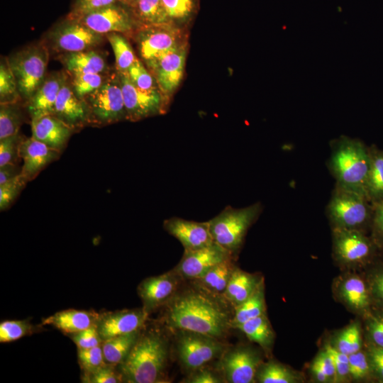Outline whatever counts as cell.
<instances>
[{
    "label": "cell",
    "instance_id": "obj_13",
    "mask_svg": "<svg viewBox=\"0 0 383 383\" xmlns=\"http://www.w3.org/2000/svg\"><path fill=\"white\" fill-rule=\"evenodd\" d=\"M188 45L168 52L144 63L161 92L170 100L184 73Z\"/></svg>",
    "mask_w": 383,
    "mask_h": 383
},
{
    "label": "cell",
    "instance_id": "obj_23",
    "mask_svg": "<svg viewBox=\"0 0 383 383\" xmlns=\"http://www.w3.org/2000/svg\"><path fill=\"white\" fill-rule=\"evenodd\" d=\"M32 137L62 152L74 133L73 131L53 114L31 119Z\"/></svg>",
    "mask_w": 383,
    "mask_h": 383
},
{
    "label": "cell",
    "instance_id": "obj_32",
    "mask_svg": "<svg viewBox=\"0 0 383 383\" xmlns=\"http://www.w3.org/2000/svg\"><path fill=\"white\" fill-rule=\"evenodd\" d=\"M235 329L242 331L250 340L265 350H270L272 345L274 334L265 313L238 326Z\"/></svg>",
    "mask_w": 383,
    "mask_h": 383
},
{
    "label": "cell",
    "instance_id": "obj_20",
    "mask_svg": "<svg viewBox=\"0 0 383 383\" xmlns=\"http://www.w3.org/2000/svg\"><path fill=\"white\" fill-rule=\"evenodd\" d=\"M163 228L182 243L184 250L199 249L214 242L209 221L196 222L172 217L164 221Z\"/></svg>",
    "mask_w": 383,
    "mask_h": 383
},
{
    "label": "cell",
    "instance_id": "obj_38",
    "mask_svg": "<svg viewBox=\"0 0 383 383\" xmlns=\"http://www.w3.org/2000/svg\"><path fill=\"white\" fill-rule=\"evenodd\" d=\"M256 378L260 383H294L299 381L292 370L274 361L260 365Z\"/></svg>",
    "mask_w": 383,
    "mask_h": 383
},
{
    "label": "cell",
    "instance_id": "obj_42",
    "mask_svg": "<svg viewBox=\"0 0 383 383\" xmlns=\"http://www.w3.org/2000/svg\"><path fill=\"white\" fill-rule=\"evenodd\" d=\"M126 72L132 83L138 88L143 90L159 89L155 77L140 58L138 57Z\"/></svg>",
    "mask_w": 383,
    "mask_h": 383
},
{
    "label": "cell",
    "instance_id": "obj_36",
    "mask_svg": "<svg viewBox=\"0 0 383 383\" xmlns=\"http://www.w3.org/2000/svg\"><path fill=\"white\" fill-rule=\"evenodd\" d=\"M170 22L186 28L197 13L198 0H162Z\"/></svg>",
    "mask_w": 383,
    "mask_h": 383
},
{
    "label": "cell",
    "instance_id": "obj_21",
    "mask_svg": "<svg viewBox=\"0 0 383 383\" xmlns=\"http://www.w3.org/2000/svg\"><path fill=\"white\" fill-rule=\"evenodd\" d=\"M61 152L43 143L23 137L19 148V156L23 160L21 174L31 181L49 164L59 159Z\"/></svg>",
    "mask_w": 383,
    "mask_h": 383
},
{
    "label": "cell",
    "instance_id": "obj_5",
    "mask_svg": "<svg viewBox=\"0 0 383 383\" xmlns=\"http://www.w3.org/2000/svg\"><path fill=\"white\" fill-rule=\"evenodd\" d=\"M50 55L48 48L41 40L30 44L8 57L25 104L44 81Z\"/></svg>",
    "mask_w": 383,
    "mask_h": 383
},
{
    "label": "cell",
    "instance_id": "obj_53",
    "mask_svg": "<svg viewBox=\"0 0 383 383\" xmlns=\"http://www.w3.org/2000/svg\"><path fill=\"white\" fill-rule=\"evenodd\" d=\"M368 331L374 345L383 348V317H372L368 323Z\"/></svg>",
    "mask_w": 383,
    "mask_h": 383
},
{
    "label": "cell",
    "instance_id": "obj_30",
    "mask_svg": "<svg viewBox=\"0 0 383 383\" xmlns=\"http://www.w3.org/2000/svg\"><path fill=\"white\" fill-rule=\"evenodd\" d=\"M141 330L104 340L101 347L105 362L117 366L121 364L137 341Z\"/></svg>",
    "mask_w": 383,
    "mask_h": 383
},
{
    "label": "cell",
    "instance_id": "obj_44",
    "mask_svg": "<svg viewBox=\"0 0 383 383\" xmlns=\"http://www.w3.org/2000/svg\"><path fill=\"white\" fill-rule=\"evenodd\" d=\"M28 182L21 174L0 184V210L8 209Z\"/></svg>",
    "mask_w": 383,
    "mask_h": 383
},
{
    "label": "cell",
    "instance_id": "obj_58",
    "mask_svg": "<svg viewBox=\"0 0 383 383\" xmlns=\"http://www.w3.org/2000/svg\"><path fill=\"white\" fill-rule=\"evenodd\" d=\"M372 287L376 295L383 302V272L374 276Z\"/></svg>",
    "mask_w": 383,
    "mask_h": 383
},
{
    "label": "cell",
    "instance_id": "obj_46",
    "mask_svg": "<svg viewBox=\"0 0 383 383\" xmlns=\"http://www.w3.org/2000/svg\"><path fill=\"white\" fill-rule=\"evenodd\" d=\"M82 381L87 383H118L123 382L117 365L106 363L96 371L83 374Z\"/></svg>",
    "mask_w": 383,
    "mask_h": 383
},
{
    "label": "cell",
    "instance_id": "obj_7",
    "mask_svg": "<svg viewBox=\"0 0 383 383\" xmlns=\"http://www.w3.org/2000/svg\"><path fill=\"white\" fill-rule=\"evenodd\" d=\"M326 211L333 229L362 232L372 223L373 206L365 196L335 185Z\"/></svg>",
    "mask_w": 383,
    "mask_h": 383
},
{
    "label": "cell",
    "instance_id": "obj_2",
    "mask_svg": "<svg viewBox=\"0 0 383 383\" xmlns=\"http://www.w3.org/2000/svg\"><path fill=\"white\" fill-rule=\"evenodd\" d=\"M170 353L169 341L157 328L141 330L126 360L119 365L123 382H162Z\"/></svg>",
    "mask_w": 383,
    "mask_h": 383
},
{
    "label": "cell",
    "instance_id": "obj_24",
    "mask_svg": "<svg viewBox=\"0 0 383 383\" xmlns=\"http://www.w3.org/2000/svg\"><path fill=\"white\" fill-rule=\"evenodd\" d=\"M56 59L70 74H109L112 71L105 55L96 49L64 53L56 56Z\"/></svg>",
    "mask_w": 383,
    "mask_h": 383
},
{
    "label": "cell",
    "instance_id": "obj_51",
    "mask_svg": "<svg viewBox=\"0 0 383 383\" xmlns=\"http://www.w3.org/2000/svg\"><path fill=\"white\" fill-rule=\"evenodd\" d=\"M225 378L216 370L205 365L191 372L184 381L187 383H221Z\"/></svg>",
    "mask_w": 383,
    "mask_h": 383
},
{
    "label": "cell",
    "instance_id": "obj_9",
    "mask_svg": "<svg viewBox=\"0 0 383 383\" xmlns=\"http://www.w3.org/2000/svg\"><path fill=\"white\" fill-rule=\"evenodd\" d=\"M84 101L89 112V126L102 127L127 120L120 79L116 70Z\"/></svg>",
    "mask_w": 383,
    "mask_h": 383
},
{
    "label": "cell",
    "instance_id": "obj_25",
    "mask_svg": "<svg viewBox=\"0 0 383 383\" xmlns=\"http://www.w3.org/2000/svg\"><path fill=\"white\" fill-rule=\"evenodd\" d=\"M99 316L95 311L70 309L46 318L43 325L52 326L65 334L72 335L96 324Z\"/></svg>",
    "mask_w": 383,
    "mask_h": 383
},
{
    "label": "cell",
    "instance_id": "obj_35",
    "mask_svg": "<svg viewBox=\"0 0 383 383\" xmlns=\"http://www.w3.org/2000/svg\"><path fill=\"white\" fill-rule=\"evenodd\" d=\"M105 35L114 53L115 70L127 71L138 58L128 37L119 33H109Z\"/></svg>",
    "mask_w": 383,
    "mask_h": 383
},
{
    "label": "cell",
    "instance_id": "obj_26",
    "mask_svg": "<svg viewBox=\"0 0 383 383\" xmlns=\"http://www.w3.org/2000/svg\"><path fill=\"white\" fill-rule=\"evenodd\" d=\"M262 282H263L262 279L258 276L235 267L223 297L233 308H235L247 300Z\"/></svg>",
    "mask_w": 383,
    "mask_h": 383
},
{
    "label": "cell",
    "instance_id": "obj_40",
    "mask_svg": "<svg viewBox=\"0 0 383 383\" xmlns=\"http://www.w3.org/2000/svg\"><path fill=\"white\" fill-rule=\"evenodd\" d=\"M39 328L29 320H8L0 323V342L10 343L30 335Z\"/></svg>",
    "mask_w": 383,
    "mask_h": 383
},
{
    "label": "cell",
    "instance_id": "obj_39",
    "mask_svg": "<svg viewBox=\"0 0 383 383\" xmlns=\"http://www.w3.org/2000/svg\"><path fill=\"white\" fill-rule=\"evenodd\" d=\"M67 74L74 92L79 98L84 99L105 82L109 73H67Z\"/></svg>",
    "mask_w": 383,
    "mask_h": 383
},
{
    "label": "cell",
    "instance_id": "obj_15",
    "mask_svg": "<svg viewBox=\"0 0 383 383\" xmlns=\"http://www.w3.org/2000/svg\"><path fill=\"white\" fill-rule=\"evenodd\" d=\"M260 365V355L254 350L245 346L226 349L221 360L223 377L229 383L255 382Z\"/></svg>",
    "mask_w": 383,
    "mask_h": 383
},
{
    "label": "cell",
    "instance_id": "obj_4",
    "mask_svg": "<svg viewBox=\"0 0 383 383\" xmlns=\"http://www.w3.org/2000/svg\"><path fill=\"white\" fill-rule=\"evenodd\" d=\"M262 210V206L260 202L240 209L225 208L209 221L213 241L235 257L242 247L248 230Z\"/></svg>",
    "mask_w": 383,
    "mask_h": 383
},
{
    "label": "cell",
    "instance_id": "obj_8",
    "mask_svg": "<svg viewBox=\"0 0 383 383\" xmlns=\"http://www.w3.org/2000/svg\"><path fill=\"white\" fill-rule=\"evenodd\" d=\"M106 39L105 35L96 33L80 21L66 16L65 19L57 23L46 33L42 41L50 55L57 56L96 49Z\"/></svg>",
    "mask_w": 383,
    "mask_h": 383
},
{
    "label": "cell",
    "instance_id": "obj_16",
    "mask_svg": "<svg viewBox=\"0 0 383 383\" xmlns=\"http://www.w3.org/2000/svg\"><path fill=\"white\" fill-rule=\"evenodd\" d=\"M182 279L172 270L143 279L138 287V292L144 311L149 315L159 307L165 306L178 292Z\"/></svg>",
    "mask_w": 383,
    "mask_h": 383
},
{
    "label": "cell",
    "instance_id": "obj_18",
    "mask_svg": "<svg viewBox=\"0 0 383 383\" xmlns=\"http://www.w3.org/2000/svg\"><path fill=\"white\" fill-rule=\"evenodd\" d=\"M148 317L143 308L109 311L99 314L96 326L104 341L143 329Z\"/></svg>",
    "mask_w": 383,
    "mask_h": 383
},
{
    "label": "cell",
    "instance_id": "obj_41",
    "mask_svg": "<svg viewBox=\"0 0 383 383\" xmlns=\"http://www.w3.org/2000/svg\"><path fill=\"white\" fill-rule=\"evenodd\" d=\"M362 338L359 325L353 323L337 337L334 347L348 355L361 350Z\"/></svg>",
    "mask_w": 383,
    "mask_h": 383
},
{
    "label": "cell",
    "instance_id": "obj_31",
    "mask_svg": "<svg viewBox=\"0 0 383 383\" xmlns=\"http://www.w3.org/2000/svg\"><path fill=\"white\" fill-rule=\"evenodd\" d=\"M234 309L235 311L231 322L232 328H235L238 326L265 313L263 282L247 300Z\"/></svg>",
    "mask_w": 383,
    "mask_h": 383
},
{
    "label": "cell",
    "instance_id": "obj_52",
    "mask_svg": "<svg viewBox=\"0 0 383 383\" xmlns=\"http://www.w3.org/2000/svg\"><path fill=\"white\" fill-rule=\"evenodd\" d=\"M367 357L371 369L383 381V348L375 345H372L369 350Z\"/></svg>",
    "mask_w": 383,
    "mask_h": 383
},
{
    "label": "cell",
    "instance_id": "obj_55",
    "mask_svg": "<svg viewBox=\"0 0 383 383\" xmlns=\"http://www.w3.org/2000/svg\"><path fill=\"white\" fill-rule=\"evenodd\" d=\"M314 361L321 367L331 382H335V369L330 355L323 350L316 357Z\"/></svg>",
    "mask_w": 383,
    "mask_h": 383
},
{
    "label": "cell",
    "instance_id": "obj_45",
    "mask_svg": "<svg viewBox=\"0 0 383 383\" xmlns=\"http://www.w3.org/2000/svg\"><path fill=\"white\" fill-rule=\"evenodd\" d=\"M118 2V0H73L67 16L78 19Z\"/></svg>",
    "mask_w": 383,
    "mask_h": 383
},
{
    "label": "cell",
    "instance_id": "obj_11",
    "mask_svg": "<svg viewBox=\"0 0 383 383\" xmlns=\"http://www.w3.org/2000/svg\"><path fill=\"white\" fill-rule=\"evenodd\" d=\"M118 74L128 121H138L163 114L167 111L170 99L160 89L151 90L139 89L132 83L126 71L118 72Z\"/></svg>",
    "mask_w": 383,
    "mask_h": 383
},
{
    "label": "cell",
    "instance_id": "obj_49",
    "mask_svg": "<svg viewBox=\"0 0 383 383\" xmlns=\"http://www.w3.org/2000/svg\"><path fill=\"white\" fill-rule=\"evenodd\" d=\"M324 350L331 357L335 369V382H345L350 378L349 372L348 355L338 351L334 346L328 343Z\"/></svg>",
    "mask_w": 383,
    "mask_h": 383
},
{
    "label": "cell",
    "instance_id": "obj_3",
    "mask_svg": "<svg viewBox=\"0 0 383 383\" xmlns=\"http://www.w3.org/2000/svg\"><path fill=\"white\" fill-rule=\"evenodd\" d=\"M331 148L328 165L335 185L366 196L369 147L360 139L342 135L331 141Z\"/></svg>",
    "mask_w": 383,
    "mask_h": 383
},
{
    "label": "cell",
    "instance_id": "obj_10",
    "mask_svg": "<svg viewBox=\"0 0 383 383\" xmlns=\"http://www.w3.org/2000/svg\"><path fill=\"white\" fill-rule=\"evenodd\" d=\"M175 331L178 359L188 371L192 372L221 357L226 350V345L217 338L184 330Z\"/></svg>",
    "mask_w": 383,
    "mask_h": 383
},
{
    "label": "cell",
    "instance_id": "obj_33",
    "mask_svg": "<svg viewBox=\"0 0 383 383\" xmlns=\"http://www.w3.org/2000/svg\"><path fill=\"white\" fill-rule=\"evenodd\" d=\"M23 102L0 104V139L19 133L26 121Z\"/></svg>",
    "mask_w": 383,
    "mask_h": 383
},
{
    "label": "cell",
    "instance_id": "obj_6",
    "mask_svg": "<svg viewBox=\"0 0 383 383\" xmlns=\"http://www.w3.org/2000/svg\"><path fill=\"white\" fill-rule=\"evenodd\" d=\"M128 37L134 42L143 63L188 45L186 28L171 22L140 26Z\"/></svg>",
    "mask_w": 383,
    "mask_h": 383
},
{
    "label": "cell",
    "instance_id": "obj_56",
    "mask_svg": "<svg viewBox=\"0 0 383 383\" xmlns=\"http://www.w3.org/2000/svg\"><path fill=\"white\" fill-rule=\"evenodd\" d=\"M21 172V166L18 163H9L0 166V184L19 175Z\"/></svg>",
    "mask_w": 383,
    "mask_h": 383
},
{
    "label": "cell",
    "instance_id": "obj_19",
    "mask_svg": "<svg viewBox=\"0 0 383 383\" xmlns=\"http://www.w3.org/2000/svg\"><path fill=\"white\" fill-rule=\"evenodd\" d=\"M56 117L68 126L74 133L89 126V112L84 101L74 92L67 77L59 91L55 104Z\"/></svg>",
    "mask_w": 383,
    "mask_h": 383
},
{
    "label": "cell",
    "instance_id": "obj_27",
    "mask_svg": "<svg viewBox=\"0 0 383 383\" xmlns=\"http://www.w3.org/2000/svg\"><path fill=\"white\" fill-rule=\"evenodd\" d=\"M338 296L351 309L363 311L370 305V299L365 282L360 277L350 275L339 284Z\"/></svg>",
    "mask_w": 383,
    "mask_h": 383
},
{
    "label": "cell",
    "instance_id": "obj_1",
    "mask_svg": "<svg viewBox=\"0 0 383 383\" xmlns=\"http://www.w3.org/2000/svg\"><path fill=\"white\" fill-rule=\"evenodd\" d=\"M226 301L196 284L178 292L165 305L164 323L172 330H184L223 338L231 329L233 315Z\"/></svg>",
    "mask_w": 383,
    "mask_h": 383
},
{
    "label": "cell",
    "instance_id": "obj_59",
    "mask_svg": "<svg viewBox=\"0 0 383 383\" xmlns=\"http://www.w3.org/2000/svg\"><path fill=\"white\" fill-rule=\"evenodd\" d=\"M119 2L132 8L135 6L138 0H118Z\"/></svg>",
    "mask_w": 383,
    "mask_h": 383
},
{
    "label": "cell",
    "instance_id": "obj_57",
    "mask_svg": "<svg viewBox=\"0 0 383 383\" xmlns=\"http://www.w3.org/2000/svg\"><path fill=\"white\" fill-rule=\"evenodd\" d=\"M311 369L313 376L314 377V378L316 379L317 382H321V383L331 382L328 376L325 374L323 370L321 369V367L315 361L313 362Z\"/></svg>",
    "mask_w": 383,
    "mask_h": 383
},
{
    "label": "cell",
    "instance_id": "obj_50",
    "mask_svg": "<svg viewBox=\"0 0 383 383\" xmlns=\"http://www.w3.org/2000/svg\"><path fill=\"white\" fill-rule=\"evenodd\" d=\"M70 338L77 346V348L82 349L96 347L101 345L103 342L98 331L96 324L82 331L72 334Z\"/></svg>",
    "mask_w": 383,
    "mask_h": 383
},
{
    "label": "cell",
    "instance_id": "obj_54",
    "mask_svg": "<svg viewBox=\"0 0 383 383\" xmlns=\"http://www.w3.org/2000/svg\"><path fill=\"white\" fill-rule=\"evenodd\" d=\"M373 206L372 226L378 240L383 242V199Z\"/></svg>",
    "mask_w": 383,
    "mask_h": 383
},
{
    "label": "cell",
    "instance_id": "obj_29",
    "mask_svg": "<svg viewBox=\"0 0 383 383\" xmlns=\"http://www.w3.org/2000/svg\"><path fill=\"white\" fill-rule=\"evenodd\" d=\"M370 166L366 184V196L374 204L383 199V150L369 147Z\"/></svg>",
    "mask_w": 383,
    "mask_h": 383
},
{
    "label": "cell",
    "instance_id": "obj_14",
    "mask_svg": "<svg viewBox=\"0 0 383 383\" xmlns=\"http://www.w3.org/2000/svg\"><path fill=\"white\" fill-rule=\"evenodd\" d=\"M233 257L229 252L213 242L212 244L194 250H184V255L173 269L183 279L197 280L211 269L223 260Z\"/></svg>",
    "mask_w": 383,
    "mask_h": 383
},
{
    "label": "cell",
    "instance_id": "obj_43",
    "mask_svg": "<svg viewBox=\"0 0 383 383\" xmlns=\"http://www.w3.org/2000/svg\"><path fill=\"white\" fill-rule=\"evenodd\" d=\"M77 357L83 374H90L106 363L101 344L87 349L77 348Z\"/></svg>",
    "mask_w": 383,
    "mask_h": 383
},
{
    "label": "cell",
    "instance_id": "obj_28",
    "mask_svg": "<svg viewBox=\"0 0 383 383\" xmlns=\"http://www.w3.org/2000/svg\"><path fill=\"white\" fill-rule=\"evenodd\" d=\"M231 257L218 263L204 276L194 282L216 295L223 296L233 272L236 267Z\"/></svg>",
    "mask_w": 383,
    "mask_h": 383
},
{
    "label": "cell",
    "instance_id": "obj_47",
    "mask_svg": "<svg viewBox=\"0 0 383 383\" xmlns=\"http://www.w3.org/2000/svg\"><path fill=\"white\" fill-rule=\"evenodd\" d=\"M23 137L18 133L0 139V166L9 163H18L20 158V145Z\"/></svg>",
    "mask_w": 383,
    "mask_h": 383
},
{
    "label": "cell",
    "instance_id": "obj_17",
    "mask_svg": "<svg viewBox=\"0 0 383 383\" xmlns=\"http://www.w3.org/2000/svg\"><path fill=\"white\" fill-rule=\"evenodd\" d=\"M335 257L345 265H357L368 260L373 252L372 242L362 231L333 229Z\"/></svg>",
    "mask_w": 383,
    "mask_h": 383
},
{
    "label": "cell",
    "instance_id": "obj_34",
    "mask_svg": "<svg viewBox=\"0 0 383 383\" xmlns=\"http://www.w3.org/2000/svg\"><path fill=\"white\" fill-rule=\"evenodd\" d=\"M131 9L140 26L170 22L162 0H138Z\"/></svg>",
    "mask_w": 383,
    "mask_h": 383
},
{
    "label": "cell",
    "instance_id": "obj_48",
    "mask_svg": "<svg viewBox=\"0 0 383 383\" xmlns=\"http://www.w3.org/2000/svg\"><path fill=\"white\" fill-rule=\"evenodd\" d=\"M348 362L350 378L361 380L370 374L371 367L368 357L361 350L349 355Z\"/></svg>",
    "mask_w": 383,
    "mask_h": 383
},
{
    "label": "cell",
    "instance_id": "obj_22",
    "mask_svg": "<svg viewBox=\"0 0 383 383\" xmlns=\"http://www.w3.org/2000/svg\"><path fill=\"white\" fill-rule=\"evenodd\" d=\"M67 77L65 70L52 72L46 75L40 87L25 104L31 119L54 113L56 99Z\"/></svg>",
    "mask_w": 383,
    "mask_h": 383
},
{
    "label": "cell",
    "instance_id": "obj_12",
    "mask_svg": "<svg viewBox=\"0 0 383 383\" xmlns=\"http://www.w3.org/2000/svg\"><path fill=\"white\" fill-rule=\"evenodd\" d=\"M77 20L96 33L103 35L119 33L126 37L140 26L131 9L121 2L87 14Z\"/></svg>",
    "mask_w": 383,
    "mask_h": 383
},
{
    "label": "cell",
    "instance_id": "obj_37",
    "mask_svg": "<svg viewBox=\"0 0 383 383\" xmlns=\"http://www.w3.org/2000/svg\"><path fill=\"white\" fill-rule=\"evenodd\" d=\"M23 102L17 82L10 67L8 57H1L0 62V104Z\"/></svg>",
    "mask_w": 383,
    "mask_h": 383
}]
</instances>
